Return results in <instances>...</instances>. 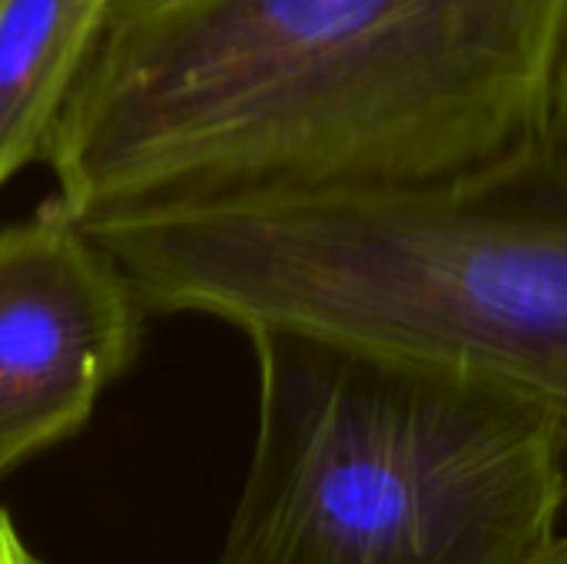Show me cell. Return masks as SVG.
<instances>
[{"mask_svg": "<svg viewBox=\"0 0 567 564\" xmlns=\"http://www.w3.org/2000/svg\"><path fill=\"white\" fill-rule=\"evenodd\" d=\"M567 0H176L113 17L43 156L73 216L458 186L555 143Z\"/></svg>", "mask_w": 567, "mask_h": 564, "instance_id": "6da1fadb", "label": "cell"}, {"mask_svg": "<svg viewBox=\"0 0 567 564\" xmlns=\"http://www.w3.org/2000/svg\"><path fill=\"white\" fill-rule=\"evenodd\" d=\"M176 0H113V17H136V13H150V10H159V7H169Z\"/></svg>", "mask_w": 567, "mask_h": 564, "instance_id": "9c48e42d", "label": "cell"}, {"mask_svg": "<svg viewBox=\"0 0 567 564\" xmlns=\"http://www.w3.org/2000/svg\"><path fill=\"white\" fill-rule=\"evenodd\" d=\"M146 316L196 312L535 396L567 419V150L475 183L80 216Z\"/></svg>", "mask_w": 567, "mask_h": 564, "instance_id": "7a4b0ae2", "label": "cell"}, {"mask_svg": "<svg viewBox=\"0 0 567 564\" xmlns=\"http://www.w3.org/2000/svg\"><path fill=\"white\" fill-rule=\"evenodd\" d=\"M113 0H0V189L43 163Z\"/></svg>", "mask_w": 567, "mask_h": 564, "instance_id": "5b68a950", "label": "cell"}, {"mask_svg": "<svg viewBox=\"0 0 567 564\" xmlns=\"http://www.w3.org/2000/svg\"><path fill=\"white\" fill-rule=\"evenodd\" d=\"M143 319L120 263L56 196L0 226V479L90 422Z\"/></svg>", "mask_w": 567, "mask_h": 564, "instance_id": "277c9868", "label": "cell"}, {"mask_svg": "<svg viewBox=\"0 0 567 564\" xmlns=\"http://www.w3.org/2000/svg\"><path fill=\"white\" fill-rule=\"evenodd\" d=\"M0 564H40L33 558V552L23 545V539L17 535V529L3 509H0Z\"/></svg>", "mask_w": 567, "mask_h": 564, "instance_id": "8992f818", "label": "cell"}, {"mask_svg": "<svg viewBox=\"0 0 567 564\" xmlns=\"http://www.w3.org/2000/svg\"><path fill=\"white\" fill-rule=\"evenodd\" d=\"M259 429L216 564H518L567 502V419L518 389L252 336Z\"/></svg>", "mask_w": 567, "mask_h": 564, "instance_id": "3957f363", "label": "cell"}, {"mask_svg": "<svg viewBox=\"0 0 567 564\" xmlns=\"http://www.w3.org/2000/svg\"><path fill=\"white\" fill-rule=\"evenodd\" d=\"M555 140L567 150V50L558 73V96H555Z\"/></svg>", "mask_w": 567, "mask_h": 564, "instance_id": "ba28073f", "label": "cell"}, {"mask_svg": "<svg viewBox=\"0 0 567 564\" xmlns=\"http://www.w3.org/2000/svg\"><path fill=\"white\" fill-rule=\"evenodd\" d=\"M518 564H567V535H548L542 539Z\"/></svg>", "mask_w": 567, "mask_h": 564, "instance_id": "52a82bcc", "label": "cell"}]
</instances>
